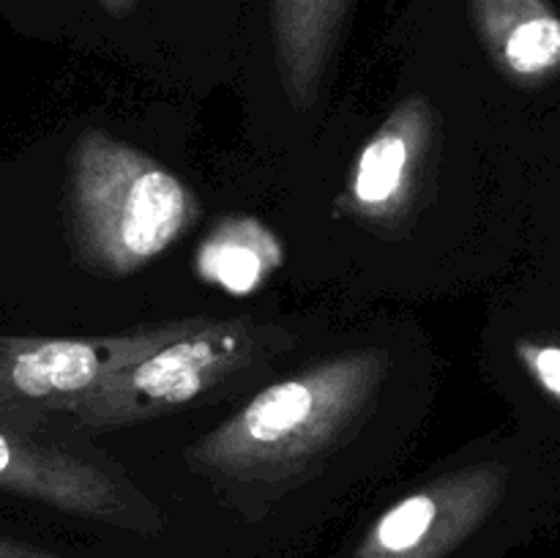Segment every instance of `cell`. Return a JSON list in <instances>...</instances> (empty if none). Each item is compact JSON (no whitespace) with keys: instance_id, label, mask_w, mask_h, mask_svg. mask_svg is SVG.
I'll list each match as a JSON object with an SVG mask.
<instances>
[{"instance_id":"1","label":"cell","mask_w":560,"mask_h":558,"mask_svg":"<svg viewBox=\"0 0 560 558\" xmlns=\"http://www.w3.org/2000/svg\"><path fill=\"white\" fill-rule=\"evenodd\" d=\"M386 367L381 348H361L262 388L189 449L191 468L230 481L299 468L366 408Z\"/></svg>"},{"instance_id":"2","label":"cell","mask_w":560,"mask_h":558,"mask_svg":"<svg viewBox=\"0 0 560 558\" xmlns=\"http://www.w3.org/2000/svg\"><path fill=\"white\" fill-rule=\"evenodd\" d=\"M69 208L80 255L102 271L131 274L180 239L195 197L140 148L88 129L71 151Z\"/></svg>"},{"instance_id":"3","label":"cell","mask_w":560,"mask_h":558,"mask_svg":"<svg viewBox=\"0 0 560 558\" xmlns=\"http://www.w3.org/2000/svg\"><path fill=\"white\" fill-rule=\"evenodd\" d=\"M271 334L252 321H206L115 372L49 421H63L74 430H109L173 414L244 370Z\"/></svg>"},{"instance_id":"4","label":"cell","mask_w":560,"mask_h":558,"mask_svg":"<svg viewBox=\"0 0 560 558\" xmlns=\"http://www.w3.org/2000/svg\"><path fill=\"white\" fill-rule=\"evenodd\" d=\"M47 427V416L0 408V490L140 539L162 531L159 509L131 481L52 441Z\"/></svg>"},{"instance_id":"5","label":"cell","mask_w":560,"mask_h":558,"mask_svg":"<svg viewBox=\"0 0 560 558\" xmlns=\"http://www.w3.org/2000/svg\"><path fill=\"white\" fill-rule=\"evenodd\" d=\"M208 317L173 321L115 337H14L0 334V408L58 416L66 405L102 386L162 345L202 326Z\"/></svg>"},{"instance_id":"6","label":"cell","mask_w":560,"mask_h":558,"mask_svg":"<svg viewBox=\"0 0 560 558\" xmlns=\"http://www.w3.org/2000/svg\"><path fill=\"white\" fill-rule=\"evenodd\" d=\"M503 465L452 470L383 509L345 558H459L506 496Z\"/></svg>"},{"instance_id":"7","label":"cell","mask_w":560,"mask_h":558,"mask_svg":"<svg viewBox=\"0 0 560 558\" xmlns=\"http://www.w3.org/2000/svg\"><path fill=\"white\" fill-rule=\"evenodd\" d=\"M435 109L427 96H408L364 142L350 173L348 211L364 222L402 217L435 142Z\"/></svg>"},{"instance_id":"8","label":"cell","mask_w":560,"mask_h":558,"mask_svg":"<svg viewBox=\"0 0 560 558\" xmlns=\"http://www.w3.org/2000/svg\"><path fill=\"white\" fill-rule=\"evenodd\" d=\"M470 14L509 80L530 85L560 69V14L550 0H470Z\"/></svg>"},{"instance_id":"9","label":"cell","mask_w":560,"mask_h":558,"mask_svg":"<svg viewBox=\"0 0 560 558\" xmlns=\"http://www.w3.org/2000/svg\"><path fill=\"white\" fill-rule=\"evenodd\" d=\"M355 0H271L279 80L295 109H310L320 91L342 22Z\"/></svg>"},{"instance_id":"10","label":"cell","mask_w":560,"mask_h":558,"mask_svg":"<svg viewBox=\"0 0 560 558\" xmlns=\"http://www.w3.org/2000/svg\"><path fill=\"white\" fill-rule=\"evenodd\" d=\"M282 263L277 235L252 217H230L211 230L197 255V271L206 282L230 293H252Z\"/></svg>"},{"instance_id":"11","label":"cell","mask_w":560,"mask_h":558,"mask_svg":"<svg viewBox=\"0 0 560 558\" xmlns=\"http://www.w3.org/2000/svg\"><path fill=\"white\" fill-rule=\"evenodd\" d=\"M517 356L528 375L541 386V392L550 394L560 403V345L552 342H517Z\"/></svg>"},{"instance_id":"12","label":"cell","mask_w":560,"mask_h":558,"mask_svg":"<svg viewBox=\"0 0 560 558\" xmlns=\"http://www.w3.org/2000/svg\"><path fill=\"white\" fill-rule=\"evenodd\" d=\"M0 558H77V556H66V553L47 550V547L27 545V542L11 539V536H0Z\"/></svg>"},{"instance_id":"13","label":"cell","mask_w":560,"mask_h":558,"mask_svg":"<svg viewBox=\"0 0 560 558\" xmlns=\"http://www.w3.org/2000/svg\"><path fill=\"white\" fill-rule=\"evenodd\" d=\"M102 3V9H107L109 14L120 16V14H129L131 9H135L137 0H98Z\"/></svg>"}]
</instances>
